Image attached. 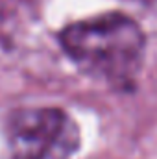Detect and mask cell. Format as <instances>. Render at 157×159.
Here are the masks:
<instances>
[{
  "label": "cell",
  "mask_w": 157,
  "mask_h": 159,
  "mask_svg": "<svg viewBox=\"0 0 157 159\" xmlns=\"http://www.w3.org/2000/svg\"><path fill=\"white\" fill-rule=\"evenodd\" d=\"M137 2H152V0H137Z\"/></svg>",
  "instance_id": "3957f363"
},
{
  "label": "cell",
  "mask_w": 157,
  "mask_h": 159,
  "mask_svg": "<svg viewBox=\"0 0 157 159\" xmlns=\"http://www.w3.org/2000/svg\"><path fill=\"white\" fill-rule=\"evenodd\" d=\"M61 46L81 70L113 85H129L144 57V34L135 20L107 13L67 26Z\"/></svg>",
  "instance_id": "6da1fadb"
},
{
  "label": "cell",
  "mask_w": 157,
  "mask_h": 159,
  "mask_svg": "<svg viewBox=\"0 0 157 159\" xmlns=\"http://www.w3.org/2000/svg\"><path fill=\"white\" fill-rule=\"evenodd\" d=\"M6 143L11 159H70L79 146V129L63 109L24 107L9 115Z\"/></svg>",
  "instance_id": "7a4b0ae2"
}]
</instances>
